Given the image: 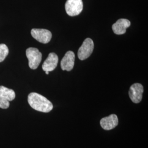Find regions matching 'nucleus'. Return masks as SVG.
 <instances>
[{"label":"nucleus","instance_id":"f257e3e1","mask_svg":"<svg viewBox=\"0 0 148 148\" xmlns=\"http://www.w3.org/2000/svg\"><path fill=\"white\" fill-rule=\"evenodd\" d=\"M27 101L32 109L42 112H49L53 109L52 103L44 96L37 93H30Z\"/></svg>","mask_w":148,"mask_h":148},{"label":"nucleus","instance_id":"f03ea898","mask_svg":"<svg viewBox=\"0 0 148 148\" xmlns=\"http://www.w3.org/2000/svg\"><path fill=\"white\" fill-rule=\"evenodd\" d=\"M26 56L30 68L37 69L42 60V53L36 48L30 47L26 50Z\"/></svg>","mask_w":148,"mask_h":148},{"label":"nucleus","instance_id":"7ed1b4c3","mask_svg":"<svg viewBox=\"0 0 148 148\" xmlns=\"http://www.w3.org/2000/svg\"><path fill=\"white\" fill-rule=\"evenodd\" d=\"M93 49L94 43L93 40L90 38H87L79 49L78 58L81 60L88 58L93 52Z\"/></svg>","mask_w":148,"mask_h":148},{"label":"nucleus","instance_id":"20e7f679","mask_svg":"<svg viewBox=\"0 0 148 148\" xmlns=\"http://www.w3.org/2000/svg\"><path fill=\"white\" fill-rule=\"evenodd\" d=\"M83 10L82 0H67L65 3V10L69 16H78Z\"/></svg>","mask_w":148,"mask_h":148},{"label":"nucleus","instance_id":"39448f33","mask_svg":"<svg viewBox=\"0 0 148 148\" xmlns=\"http://www.w3.org/2000/svg\"><path fill=\"white\" fill-rule=\"evenodd\" d=\"M31 34L32 36L37 41L44 44L49 42L52 36L51 32L43 29H32Z\"/></svg>","mask_w":148,"mask_h":148},{"label":"nucleus","instance_id":"423d86ee","mask_svg":"<svg viewBox=\"0 0 148 148\" xmlns=\"http://www.w3.org/2000/svg\"><path fill=\"white\" fill-rule=\"evenodd\" d=\"M143 86L141 84L136 83L132 85L129 90V96L134 103H140L143 97Z\"/></svg>","mask_w":148,"mask_h":148},{"label":"nucleus","instance_id":"0eeeda50","mask_svg":"<svg viewBox=\"0 0 148 148\" xmlns=\"http://www.w3.org/2000/svg\"><path fill=\"white\" fill-rule=\"evenodd\" d=\"M75 59V53L73 51L67 52L61 61L60 66L62 69L68 71L72 70L74 66Z\"/></svg>","mask_w":148,"mask_h":148},{"label":"nucleus","instance_id":"6e6552de","mask_svg":"<svg viewBox=\"0 0 148 148\" xmlns=\"http://www.w3.org/2000/svg\"><path fill=\"white\" fill-rule=\"evenodd\" d=\"M58 56L54 53H50L42 64V69L45 71H52L56 68L58 63Z\"/></svg>","mask_w":148,"mask_h":148},{"label":"nucleus","instance_id":"1a4fd4ad","mask_svg":"<svg viewBox=\"0 0 148 148\" xmlns=\"http://www.w3.org/2000/svg\"><path fill=\"white\" fill-rule=\"evenodd\" d=\"M119 123L116 115L111 114L109 116L106 117L101 119L100 123L101 127L105 130H111L115 128Z\"/></svg>","mask_w":148,"mask_h":148},{"label":"nucleus","instance_id":"9d476101","mask_svg":"<svg viewBox=\"0 0 148 148\" xmlns=\"http://www.w3.org/2000/svg\"><path fill=\"white\" fill-rule=\"evenodd\" d=\"M131 25V22L126 19H120L114 23L112 29L116 35H122L125 34L126 29Z\"/></svg>","mask_w":148,"mask_h":148},{"label":"nucleus","instance_id":"9b49d317","mask_svg":"<svg viewBox=\"0 0 148 148\" xmlns=\"http://www.w3.org/2000/svg\"><path fill=\"white\" fill-rule=\"evenodd\" d=\"M0 96L5 100L10 101L15 99L16 93L13 90L0 86Z\"/></svg>","mask_w":148,"mask_h":148},{"label":"nucleus","instance_id":"f8f14e48","mask_svg":"<svg viewBox=\"0 0 148 148\" xmlns=\"http://www.w3.org/2000/svg\"><path fill=\"white\" fill-rule=\"evenodd\" d=\"M9 53V49L5 44H0V63L2 62Z\"/></svg>","mask_w":148,"mask_h":148},{"label":"nucleus","instance_id":"ddd939ff","mask_svg":"<svg viewBox=\"0 0 148 148\" xmlns=\"http://www.w3.org/2000/svg\"><path fill=\"white\" fill-rule=\"evenodd\" d=\"M10 101L3 98L0 96V108L6 109L10 106Z\"/></svg>","mask_w":148,"mask_h":148},{"label":"nucleus","instance_id":"4468645a","mask_svg":"<svg viewBox=\"0 0 148 148\" xmlns=\"http://www.w3.org/2000/svg\"><path fill=\"white\" fill-rule=\"evenodd\" d=\"M45 73H46V74H47V75H48L49 72H48V71H45Z\"/></svg>","mask_w":148,"mask_h":148}]
</instances>
